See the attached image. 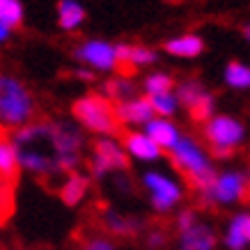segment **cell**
<instances>
[{"label":"cell","mask_w":250,"mask_h":250,"mask_svg":"<svg viewBox=\"0 0 250 250\" xmlns=\"http://www.w3.org/2000/svg\"><path fill=\"white\" fill-rule=\"evenodd\" d=\"M170 156H172L177 170L188 179V184L195 190H207L211 186L213 177H216V170H213L211 161L200 147H197L190 138H179L177 145L170 149Z\"/></svg>","instance_id":"cell-1"},{"label":"cell","mask_w":250,"mask_h":250,"mask_svg":"<svg viewBox=\"0 0 250 250\" xmlns=\"http://www.w3.org/2000/svg\"><path fill=\"white\" fill-rule=\"evenodd\" d=\"M170 87H172V78L166 74H154L145 81V90L149 94H163V92H170Z\"/></svg>","instance_id":"cell-26"},{"label":"cell","mask_w":250,"mask_h":250,"mask_svg":"<svg viewBox=\"0 0 250 250\" xmlns=\"http://www.w3.org/2000/svg\"><path fill=\"white\" fill-rule=\"evenodd\" d=\"M202 85L200 83H184L182 87H179V94H177V104H179V101H182L184 106H193V104H195V99L200 97V94H202Z\"/></svg>","instance_id":"cell-27"},{"label":"cell","mask_w":250,"mask_h":250,"mask_svg":"<svg viewBox=\"0 0 250 250\" xmlns=\"http://www.w3.org/2000/svg\"><path fill=\"white\" fill-rule=\"evenodd\" d=\"M104 225L110 234H117V236H133L140 229V223L131 216H124V213H117V211H106L104 216Z\"/></svg>","instance_id":"cell-18"},{"label":"cell","mask_w":250,"mask_h":250,"mask_svg":"<svg viewBox=\"0 0 250 250\" xmlns=\"http://www.w3.org/2000/svg\"><path fill=\"white\" fill-rule=\"evenodd\" d=\"M250 243V213L239 211L229 218L225 234H223V246L228 250H248Z\"/></svg>","instance_id":"cell-10"},{"label":"cell","mask_w":250,"mask_h":250,"mask_svg":"<svg viewBox=\"0 0 250 250\" xmlns=\"http://www.w3.org/2000/svg\"><path fill=\"white\" fill-rule=\"evenodd\" d=\"M126 149L131 156H136L140 161L161 159V149L145 133H126Z\"/></svg>","instance_id":"cell-16"},{"label":"cell","mask_w":250,"mask_h":250,"mask_svg":"<svg viewBox=\"0 0 250 250\" xmlns=\"http://www.w3.org/2000/svg\"><path fill=\"white\" fill-rule=\"evenodd\" d=\"M92 174L101 179L106 177L108 172H115V170H126L129 167V156L126 152L120 147V143H115L110 138H104V140H97L94 143V152H92Z\"/></svg>","instance_id":"cell-8"},{"label":"cell","mask_w":250,"mask_h":250,"mask_svg":"<svg viewBox=\"0 0 250 250\" xmlns=\"http://www.w3.org/2000/svg\"><path fill=\"white\" fill-rule=\"evenodd\" d=\"M166 51L170 55H177V58H195L205 51V42L197 35H184V37L166 42Z\"/></svg>","instance_id":"cell-17"},{"label":"cell","mask_w":250,"mask_h":250,"mask_svg":"<svg viewBox=\"0 0 250 250\" xmlns=\"http://www.w3.org/2000/svg\"><path fill=\"white\" fill-rule=\"evenodd\" d=\"M145 136L149 138L159 149H172L177 140H179V133L167 120H149L147 122V133Z\"/></svg>","instance_id":"cell-14"},{"label":"cell","mask_w":250,"mask_h":250,"mask_svg":"<svg viewBox=\"0 0 250 250\" xmlns=\"http://www.w3.org/2000/svg\"><path fill=\"white\" fill-rule=\"evenodd\" d=\"M216 246H218V239L213 228L200 220L193 228L179 232V241H177V250H216Z\"/></svg>","instance_id":"cell-9"},{"label":"cell","mask_w":250,"mask_h":250,"mask_svg":"<svg viewBox=\"0 0 250 250\" xmlns=\"http://www.w3.org/2000/svg\"><path fill=\"white\" fill-rule=\"evenodd\" d=\"M143 184H145V188H147V193H149V202H152L154 211L167 213L182 202V197H184L182 186L174 182V179L166 177L163 172H147Z\"/></svg>","instance_id":"cell-7"},{"label":"cell","mask_w":250,"mask_h":250,"mask_svg":"<svg viewBox=\"0 0 250 250\" xmlns=\"http://www.w3.org/2000/svg\"><path fill=\"white\" fill-rule=\"evenodd\" d=\"M106 94L120 104V101H126V99L133 94V85L129 83V78H124V81H122V78H115V81H108L106 83Z\"/></svg>","instance_id":"cell-24"},{"label":"cell","mask_w":250,"mask_h":250,"mask_svg":"<svg viewBox=\"0 0 250 250\" xmlns=\"http://www.w3.org/2000/svg\"><path fill=\"white\" fill-rule=\"evenodd\" d=\"M83 250H115V243L106 236H92L90 241H85Z\"/></svg>","instance_id":"cell-30"},{"label":"cell","mask_w":250,"mask_h":250,"mask_svg":"<svg viewBox=\"0 0 250 250\" xmlns=\"http://www.w3.org/2000/svg\"><path fill=\"white\" fill-rule=\"evenodd\" d=\"M195 223H197V213L193 211V209H184V211H179V216H177V229H179V232L193 228Z\"/></svg>","instance_id":"cell-29"},{"label":"cell","mask_w":250,"mask_h":250,"mask_svg":"<svg viewBox=\"0 0 250 250\" xmlns=\"http://www.w3.org/2000/svg\"><path fill=\"white\" fill-rule=\"evenodd\" d=\"M48 140L55 156V170L60 172H74V167L81 163V147H83V136L74 124H53L48 129Z\"/></svg>","instance_id":"cell-4"},{"label":"cell","mask_w":250,"mask_h":250,"mask_svg":"<svg viewBox=\"0 0 250 250\" xmlns=\"http://www.w3.org/2000/svg\"><path fill=\"white\" fill-rule=\"evenodd\" d=\"M58 23H60V28L64 30H74L78 28L85 19V9L78 5L76 0H60L58 2Z\"/></svg>","instance_id":"cell-19"},{"label":"cell","mask_w":250,"mask_h":250,"mask_svg":"<svg viewBox=\"0 0 250 250\" xmlns=\"http://www.w3.org/2000/svg\"><path fill=\"white\" fill-rule=\"evenodd\" d=\"M35 115V101L25 85L14 76L0 74V124L25 126Z\"/></svg>","instance_id":"cell-2"},{"label":"cell","mask_w":250,"mask_h":250,"mask_svg":"<svg viewBox=\"0 0 250 250\" xmlns=\"http://www.w3.org/2000/svg\"><path fill=\"white\" fill-rule=\"evenodd\" d=\"M19 172H21V167H19L14 145L7 138H0V179L7 184H16Z\"/></svg>","instance_id":"cell-15"},{"label":"cell","mask_w":250,"mask_h":250,"mask_svg":"<svg viewBox=\"0 0 250 250\" xmlns=\"http://www.w3.org/2000/svg\"><path fill=\"white\" fill-rule=\"evenodd\" d=\"M115 113H117V120L120 124H147L149 120H154V110L149 106V99H126V101H120L115 106Z\"/></svg>","instance_id":"cell-12"},{"label":"cell","mask_w":250,"mask_h":250,"mask_svg":"<svg viewBox=\"0 0 250 250\" xmlns=\"http://www.w3.org/2000/svg\"><path fill=\"white\" fill-rule=\"evenodd\" d=\"M78 58L83 62H87L90 67L101 69V71H108V69H115V46H110L108 42H87L78 48Z\"/></svg>","instance_id":"cell-11"},{"label":"cell","mask_w":250,"mask_h":250,"mask_svg":"<svg viewBox=\"0 0 250 250\" xmlns=\"http://www.w3.org/2000/svg\"><path fill=\"white\" fill-rule=\"evenodd\" d=\"M149 246L152 248H161V246H166V241H167V234L163 232V229H154V232H149Z\"/></svg>","instance_id":"cell-31"},{"label":"cell","mask_w":250,"mask_h":250,"mask_svg":"<svg viewBox=\"0 0 250 250\" xmlns=\"http://www.w3.org/2000/svg\"><path fill=\"white\" fill-rule=\"evenodd\" d=\"M7 37H9V28H7V25H2V23H0V42H5Z\"/></svg>","instance_id":"cell-32"},{"label":"cell","mask_w":250,"mask_h":250,"mask_svg":"<svg viewBox=\"0 0 250 250\" xmlns=\"http://www.w3.org/2000/svg\"><path fill=\"white\" fill-rule=\"evenodd\" d=\"M225 81L236 90H246L250 85V69L241 62H229L225 69Z\"/></svg>","instance_id":"cell-21"},{"label":"cell","mask_w":250,"mask_h":250,"mask_svg":"<svg viewBox=\"0 0 250 250\" xmlns=\"http://www.w3.org/2000/svg\"><path fill=\"white\" fill-rule=\"evenodd\" d=\"M188 113H190V117L197 122H209V117H211V113H213V94L202 92V94L195 99V104L188 108Z\"/></svg>","instance_id":"cell-22"},{"label":"cell","mask_w":250,"mask_h":250,"mask_svg":"<svg viewBox=\"0 0 250 250\" xmlns=\"http://www.w3.org/2000/svg\"><path fill=\"white\" fill-rule=\"evenodd\" d=\"M248 195V177L239 170H228L213 177L211 186L202 190L207 205L218 207H232L236 202H243Z\"/></svg>","instance_id":"cell-5"},{"label":"cell","mask_w":250,"mask_h":250,"mask_svg":"<svg viewBox=\"0 0 250 250\" xmlns=\"http://www.w3.org/2000/svg\"><path fill=\"white\" fill-rule=\"evenodd\" d=\"M12 207H14V184L0 179V220L9 218Z\"/></svg>","instance_id":"cell-25"},{"label":"cell","mask_w":250,"mask_h":250,"mask_svg":"<svg viewBox=\"0 0 250 250\" xmlns=\"http://www.w3.org/2000/svg\"><path fill=\"white\" fill-rule=\"evenodd\" d=\"M23 21V7L19 0H0V23L7 25L9 30L21 25Z\"/></svg>","instance_id":"cell-20"},{"label":"cell","mask_w":250,"mask_h":250,"mask_svg":"<svg viewBox=\"0 0 250 250\" xmlns=\"http://www.w3.org/2000/svg\"><path fill=\"white\" fill-rule=\"evenodd\" d=\"M149 106L154 113L159 115H172L177 110V99L172 97V92H163V94H149Z\"/></svg>","instance_id":"cell-23"},{"label":"cell","mask_w":250,"mask_h":250,"mask_svg":"<svg viewBox=\"0 0 250 250\" xmlns=\"http://www.w3.org/2000/svg\"><path fill=\"white\" fill-rule=\"evenodd\" d=\"M156 60V53L145 48V46H131V53H129V62L131 67H143V64H149V62Z\"/></svg>","instance_id":"cell-28"},{"label":"cell","mask_w":250,"mask_h":250,"mask_svg":"<svg viewBox=\"0 0 250 250\" xmlns=\"http://www.w3.org/2000/svg\"><path fill=\"white\" fill-rule=\"evenodd\" d=\"M74 117L85 129L104 136H115L120 131V120L115 113V104L104 94H85L74 104Z\"/></svg>","instance_id":"cell-3"},{"label":"cell","mask_w":250,"mask_h":250,"mask_svg":"<svg viewBox=\"0 0 250 250\" xmlns=\"http://www.w3.org/2000/svg\"><path fill=\"white\" fill-rule=\"evenodd\" d=\"M87 190H90V177L81 172H69V177L60 186V197L67 207H76L85 200Z\"/></svg>","instance_id":"cell-13"},{"label":"cell","mask_w":250,"mask_h":250,"mask_svg":"<svg viewBox=\"0 0 250 250\" xmlns=\"http://www.w3.org/2000/svg\"><path fill=\"white\" fill-rule=\"evenodd\" d=\"M205 136L213 147V156L228 159V156L234 154L236 147L241 145L243 126L234 120V117L220 115V117L209 120V124H207V129H205Z\"/></svg>","instance_id":"cell-6"}]
</instances>
